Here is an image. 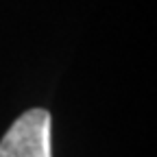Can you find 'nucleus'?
Instances as JSON below:
<instances>
[{
    "label": "nucleus",
    "instance_id": "1",
    "mask_svg": "<svg viewBox=\"0 0 157 157\" xmlns=\"http://www.w3.org/2000/svg\"><path fill=\"white\" fill-rule=\"evenodd\" d=\"M0 157H52L50 113L39 107L24 111L0 140Z\"/></svg>",
    "mask_w": 157,
    "mask_h": 157
}]
</instances>
